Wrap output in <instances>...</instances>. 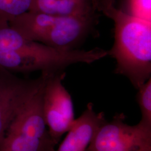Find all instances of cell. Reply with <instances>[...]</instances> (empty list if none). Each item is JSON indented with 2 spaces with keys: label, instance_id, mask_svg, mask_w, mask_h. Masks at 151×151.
<instances>
[{
  "label": "cell",
  "instance_id": "obj_4",
  "mask_svg": "<svg viewBox=\"0 0 151 151\" xmlns=\"http://www.w3.org/2000/svg\"><path fill=\"white\" fill-rule=\"evenodd\" d=\"M44 75L43 110L50 134L58 145L75 121L73 101L62 83L64 70L42 72Z\"/></svg>",
  "mask_w": 151,
  "mask_h": 151
},
{
  "label": "cell",
  "instance_id": "obj_9",
  "mask_svg": "<svg viewBox=\"0 0 151 151\" xmlns=\"http://www.w3.org/2000/svg\"><path fill=\"white\" fill-rule=\"evenodd\" d=\"M57 145L51 135L6 133L0 140V151H55Z\"/></svg>",
  "mask_w": 151,
  "mask_h": 151
},
{
  "label": "cell",
  "instance_id": "obj_11",
  "mask_svg": "<svg viewBox=\"0 0 151 151\" xmlns=\"http://www.w3.org/2000/svg\"><path fill=\"white\" fill-rule=\"evenodd\" d=\"M137 101L142 114L139 123L151 127V77L138 89Z\"/></svg>",
  "mask_w": 151,
  "mask_h": 151
},
{
  "label": "cell",
  "instance_id": "obj_2",
  "mask_svg": "<svg viewBox=\"0 0 151 151\" xmlns=\"http://www.w3.org/2000/svg\"><path fill=\"white\" fill-rule=\"evenodd\" d=\"M98 20L27 11L9 25L29 40L54 48L70 50L91 34Z\"/></svg>",
  "mask_w": 151,
  "mask_h": 151
},
{
  "label": "cell",
  "instance_id": "obj_6",
  "mask_svg": "<svg viewBox=\"0 0 151 151\" xmlns=\"http://www.w3.org/2000/svg\"><path fill=\"white\" fill-rule=\"evenodd\" d=\"M34 80H23L0 69V140L14 118L20 104L38 84Z\"/></svg>",
  "mask_w": 151,
  "mask_h": 151
},
{
  "label": "cell",
  "instance_id": "obj_3",
  "mask_svg": "<svg viewBox=\"0 0 151 151\" xmlns=\"http://www.w3.org/2000/svg\"><path fill=\"white\" fill-rule=\"evenodd\" d=\"M106 56L108 50L100 48L62 50L32 41L26 48L0 52V69L9 72H54L76 63L91 64Z\"/></svg>",
  "mask_w": 151,
  "mask_h": 151
},
{
  "label": "cell",
  "instance_id": "obj_5",
  "mask_svg": "<svg viewBox=\"0 0 151 151\" xmlns=\"http://www.w3.org/2000/svg\"><path fill=\"white\" fill-rule=\"evenodd\" d=\"M124 114L115 115L97 130L86 151H151V127L125 123Z\"/></svg>",
  "mask_w": 151,
  "mask_h": 151
},
{
  "label": "cell",
  "instance_id": "obj_8",
  "mask_svg": "<svg viewBox=\"0 0 151 151\" xmlns=\"http://www.w3.org/2000/svg\"><path fill=\"white\" fill-rule=\"evenodd\" d=\"M29 11L95 20L99 16L95 0H34Z\"/></svg>",
  "mask_w": 151,
  "mask_h": 151
},
{
  "label": "cell",
  "instance_id": "obj_7",
  "mask_svg": "<svg viewBox=\"0 0 151 151\" xmlns=\"http://www.w3.org/2000/svg\"><path fill=\"white\" fill-rule=\"evenodd\" d=\"M103 112L96 113L91 103L75 121L57 151H86L97 130L106 122Z\"/></svg>",
  "mask_w": 151,
  "mask_h": 151
},
{
  "label": "cell",
  "instance_id": "obj_13",
  "mask_svg": "<svg viewBox=\"0 0 151 151\" xmlns=\"http://www.w3.org/2000/svg\"><path fill=\"white\" fill-rule=\"evenodd\" d=\"M105 0H95L96 4H97V7H98V10L99 11V9H100V7L101 5L103 4V2L105 1Z\"/></svg>",
  "mask_w": 151,
  "mask_h": 151
},
{
  "label": "cell",
  "instance_id": "obj_10",
  "mask_svg": "<svg viewBox=\"0 0 151 151\" xmlns=\"http://www.w3.org/2000/svg\"><path fill=\"white\" fill-rule=\"evenodd\" d=\"M34 0H0V25L29 11Z\"/></svg>",
  "mask_w": 151,
  "mask_h": 151
},
{
  "label": "cell",
  "instance_id": "obj_1",
  "mask_svg": "<svg viewBox=\"0 0 151 151\" xmlns=\"http://www.w3.org/2000/svg\"><path fill=\"white\" fill-rule=\"evenodd\" d=\"M100 12L114 24V44L108 51L116 61L114 72L138 90L151 77V22L117 9L114 0H106Z\"/></svg>",
  "mask_w": 151,
  "mask_h": 151
},
{
  "label": "cell",
  "instance_id": "obj_12",
  "mask_svg": "<svg viewBox=\"0 0 151 151\" xmlns=\"http://www.w3.org/2000/svg\"><path fill=\"white\" fill-rule=\"evenodd\" d=\"M128 7V14L151 22V0H129Z\"/></svg>",
  "mask_w": 151,
  "mask_h": 151
}]
</instances>
